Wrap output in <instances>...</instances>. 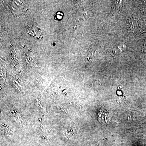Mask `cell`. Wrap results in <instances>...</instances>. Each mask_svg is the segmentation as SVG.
Returning a JSON list of instances; mask_svg holds the SVG:
<instances>
[{"label": "cell", "instance_id": "cell-1", "mask_svg": "<svg viewBox=\"0 0 146 146\" xmlns=\"http://www.w3.org/2000/svg\"><path fill=\"white\" fill-rule=\"evenodd\" d=\"M98 119L101 123L102 124L107 123L109 121V114L106 111L100 110L98 113Z\"/></svg>", "mask_w": 146, "mask_h": 146}, {"label": "cell", "instance_id": "cell-2", "mask_svg": "<svg viewBox=\"0 0 146 146\" xmlns=\"http://www.w3.org/2000/svg\"><path fill=\"white\" fill-rule=\"evenodd\" d=\"M63 16V13L61 12H58L56 13V18L57 20H60L62 19Z\"/></svg>", "mask_w": 146, "mask_h": 146}]
</instances>
